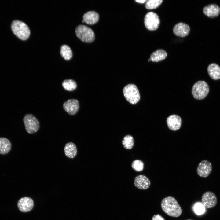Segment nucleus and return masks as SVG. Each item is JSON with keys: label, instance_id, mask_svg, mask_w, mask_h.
<instances>
[{"label": "nucleus", "instance_id": "1", "mask_svg": "<svg viewBox=\"0 0 220 220\" xmlns=\"http://www.w3.org/2000/svg\"><path fill=\"white\" fill-rule=\"evenodd\" d=\"M161 205L163 211L169 216L178 217L182 213L181 207L177 200L173 197L169 196L163 198L161 201Z\"/></svg>", "mask_w": 220, "mask_h": 220}, {"label": "nucleus", "instance_id": "2", "mask_svg": "<svg viewBox=\"0 0 220 220\" xmlns=\"http://www.w3.org/2000/svg\"><path fill=\"white\" fill-rule=\"evenodd\" d=\"M11 28L13 33L22 40H27L30 36V31L28 27L21 21L14 20L11 24Z\"/></svg>", "mask_w": 220, "mask_h": 220}, {"label": "nucleus", "instance_id": "3", "mask_svg": "<svg viewBox=\"0 0 220 220\" xmlns=\"http://www.w3.org/2000/svg\"><path fill=\"white\" fill-rule=\"evenodd\" d=\"M75 32L77 37L82 42L90 43L95 39V34L93 30L86 26L80 24L76 28Z\"/></svg>", "mask_w": 220, "mask_h": 220}, {"label": "nucleus", "instance_id": "4", "mask_svg": "<svg viewBox=\"0 0 220 220\" xmlns=\"http://www.w3.org/2000/svg\"><path fill=\"white\" fill-rule=\"evenodd\" d=\"M123 93L127 101L130 104H136L140 100V95L138 89L134 84H128L125 86L123 89Z\"/></svg>", "mask_w": 220, "mask_h": 220}, {"label": "nucleus", "instance_id": "5", "mask_svg": "<svg viewBox=\"0 0 220 220\" xmlns=\"http://www.w3.org/2000/svg\"><path fill=\"white\" fill-rule=\"evenodd\" d=\"M209 91V88L207 83L204 81H199L193 85L192 93L193 97L198 100L205 98Z\"/></svg>", "mask_w": 220, "mask_h": 220}, {"label": "nucleus", "instance_id": "6", "mask_svg": "<svg viewBox=\"0 0 220 220\" xmlns=\"http://www.w3.org/2000/svg\"><path fill=\"white\" fill-rule=\"evenodd\" d=\"M25 129L30 134L36 132L39 130L40 124L37 118L31 114H26L23 119Z\"/></svg>", "mask_w": 220, "mask_h": 220}, {"label": "nucleus", "instance_id": "7", "mask_svg": "<svg viewBox=\"0 0 220 220\" xmlns=\"http://www.w3.org/2000/svg\"><path fill=\"white\" fill-rule=\"evenodd\" d=\"M144 22L147 29L150 31H154L158 28L160 21L159 17L156 13L149 12L145 16Z\"/></svg>", "mask_w": 220, "mask_h": 220}, {"label": "nucleus", "instance_id": "8", "mask_svg": "<svg viewBox=\"0 0 220 220\" xmlns=\"http://www.w3.org/2000/svg\"><path fill=\"white\" fill-rule=\"evenodd\" d=\"M202 204L205 208H211L215 207L217 202V197L212 192H205L202 196Z\"/></svg>", "mask_w": 220, "mask_h": 220}, {"label": "nucleus", "instance_id": "9", "mask_svg": "<svg viewBox=\"0 0 220 220\" xmlns=\"http://www.w3.org/2000/svg\"><path fill=\"white\" fill-rule=\"evenodd\" d=\"M212 170L211 163L206 160L201 161L199 164L196 169L198 174L200 177L206 178L208 176Z\"/></svg>", "mask_w": 220, "mask_h": 220}, {"label": "nucleus", "instance_id": "10", "mask_svg": "<svg viewBox=\"0 0 220 220\" xmlns=\"http://www.w3.org/2000/svg\"><path fill=\"white\" fill-rule=\"evenodd\" d=\"M78 101L76 99L68 100L63 104L64 110L70 115H74L78 111L79 108Z\"/></svg>", "mask_w": 220, "mask_h": 220}, {"label": "nucleus", "instance_id": "11", "mask_svg": "<svg viewBox=\"0 0 220 220\" xmlns=\"http://www.w3.org/2000/svg\"><path fill=\"white\" fill-rule=\"evenodd\" d=\"M17 204L20 211L23 212H27L33 209L34 203L31 198L24 197L20 198L18 200Z\"/></svg>", "mask_w": 220, "mask_h": 220}, {"label": "nucleus", "instance_id": "12", "mask_svg": "<svg viewBox=\"0 0 220 220\" xmlns=\"http://www.w3.org/2000/svg\"><path fill=\"white\" fill-rule=\"evenodd\" d=\"M166 121L168 128L173 131L178 130L182 126V119L177 115L173 114L167 118Z\"/></svg>", "mask_w": 220, "mask_h": 220}, {"label": "nucleus", "instance_id": "13", "mask_svg": "<svg viewBox=\"0 0 220 220\" xmlns=\"http://www.w3.org/2000/svg\"><path fill=\"white\" fill-rule=\"evenodd\" d=\"M190 31L189 26L187 24L182 22L177 24L174 26L173 31L177 36L184 37L188 35Z\"/></svg>", "mask_w": 220, "mask_h": 220}, {"label": "nucleus", "instance_id": "14", "mask_svg": "<svg viewBox=\"0 0 220 220\" xmlns=\"http://www.w3.org/2000/svg\"><path fill=\"white\" fill-rule=\"evenodd\" d=\"M134 184L137 188L145 190L148 189L150 186L151 182L149 178L143 175H139L134 178Z\"/></svg>", "mask_w": 220, "mask_h": 220}, {"label": "nucleus", "instance_id": "15", "mask_svg": "<svg viewBox=\"0 0 220 220\" xmlns=\"http://www.w3.org/2000/svg\"><path fill=\"white\" fill-rule=\"evenodd\" d=\"M204 13L207 16L210 17L217 16L220 13V8L216 4H211L204 7L203 9Z\"/></svg>", "mask_w": 220, "mask_h": 220}, {"label": "nucleus", "instance_id": "16", "mask_svg": "<svg viewBox=\"0 0 220 220\" xmlns=\"http://www.w3.org/2000/svg\"><path fill=\"white\" fill-rule=\"evenodd\" d=\"M99 15L96 12L89 11L85 13L83 16V20L88 24H94L99 20Z\"/></svg>", "mask_w": 220, "mask_h": 220}, {"label": "nucleus", "instance_id": "17", "mask_svg": "<svg viewBox=\"0 0 220 220\" xmlns=\"http://www.w3.org/2000/svg\"><path fill=\"white\" fill-rule=\"evenodd\" d=\"M207 70L209 75L212 79L217 80L220 79V67L218 65L211 63L208 65Z\"/></svg>", "mask_w": 220, "mask_h": 220}, {"label": "nucleus", "instance_id": "18", "mask_svg": "<svg viewBox=\"0 0 220 220\" xmlns=\"http://www.w3.org/2000/svg\"><path fill=\"white\" fill-rule=\"evenodd\" d=\"M65 156L69 158H73L76 156L77 150L75 145L72 142L66 143L64 148Z\"/></svg>", "mask_w": 220, "mask_h": 220}, {"label": "nucleus", "instance_id": "19", "mask_svg": "<svg viewBox=\"0 0 220 220\" xmlns=\"http://www.w3.org/2000/svg\"><path fill=\"white\" fill-rule=\"evenodd\" d=\"M167 53L163 49H158L153 52L151 55L150 59L153 62H158L161 61L167 57Z\"/></svg>", "mask_w": 220, "mask_h": 220}, {"label": "nucleus", "instance_id": "20", "mask_svg": "<svg viewBox=\"0 0 220 220\" xmlns=\"http://www.w3.org/2000/svg\"><path fill=\"white\" fill-rule=\"evenodd\" d=\"M11 144L8 139L0 138V154L5 155L8 153L10 150Z\"/></svg>", "mask_w": 220, "mask_h": 220}, {"label": "nucleus", "instance_id": "21", "mask_svg": "<svg viewBox=\"0 0 220 220\" xmlns=\"http://www.w3.org/2000/svg\"><path fill=\"white\" fill-rule=\"evenodd\" d=\"M60 53L61 56L66 61L70 60L72 57V50L70 48L66 45H64L61 46Z\"/></svg>", "mask_w": 220, "mask_h": 220}, {"label": "nucleus", "instance_id": "22", "mask_svg": "<svg viewBox=\"0 0 220 220\" xmlns=\"http://www.w3.org/2000/svg\"><path fill=\"white\" fill-rule=\"evenodd\" d=\"M62 86L65 90L70 91L75 90L77 87L76 82L72 79L64 80L62 82Z\"/></svg>", "mask_w": 220, "mask_h": 220}, {"label": "nucleus", "instance_id": "23", "mask_svg": "<svg viewBox=\"0 0 220 220\" xmlns=\"http://www.w3.org/2000/svg\"><path fill=\"white\" fill-rule=\"evenodd\" d=\"M123 147L126 149H130L133 148L134 144L133 137L130 134L125 136L122 141Z\"/></svg>", "mask_w": 220, "mask_h": 220}, {"label": "nucleus", "instance_id": "24", "mask_svg": "<svg viewBox=\"0 0 220 220\" xmlns=\"http://www.w3.org/2000/svg\"><path fill=\"white\" fill-rule=\"evenodd\" d=\"M163 2V0H147L145 5V7L148 9H155L158 7Z\"/></svg>", "mask_w": 220, "mask_h": 220}, {"label": "nucleus", "instance_id": "25", "mask_svg": "<svg viewBox=\"0 0 220 220\" xmlns=\"http://www.w3.org/2000/svg\"><path fill=\"white\" fill-rule=\"evenodd\" d=\"M132 168L135 171L140 172L144 169V164L141 160L137 159L134 160L131 164Z\"/></svg>", "mask_w": 220, "mask_h": 220}, {"label": "nucleus", "instance_id": "26", "mask_svg": "<svg viewBox=\"0 0 220 220\" xmlns=\"http://www.w3.org/2000/svg\"><path fill=\"white\" fill-rule=\"evenodd\" d=\"M194 210L196 214L200 215L204 212L205 208L202 203H197L195 205Z\"/></svg>", "mask_w": 220, "mask_h": 220}, {"label": "nucleus", "instance_id": "27", "mask_svg": "<svg viewBox=\"0 0 220 220\" xmlns=\"http://www.w3.org/2000/svg\"><path fill=\"white\" fill-rule=\"evenodd\" d=\"M152 220H165L164 218L159 214L154 215Z\"/></svg>", "mask_w": 220, "mask_h": 220}, {"label": "nucleus", "instance_id": "28", "mask_svg": "<svg viewBox=\"0 0 220 220\" xmlns=\"http://www.w3.org/2000/svg\"><path fill=\"white\" fill-rule=\"evenodd\" d=\"M147 1L146 0H136L135 1L139 3H144L147 2Z\"/></svg>", "mask_w": 220, "mask_h": 220}, {"label": "nucleus", "instance_id": "29", "mask_svg": "<svg viewBox=\"0 0 220 220\" xmlns=\"http://www.w3.org/2000/svg\"><path fill=\"white\" fill-rule=\"evenodd\" d=\"M191 220V219H188V220Z\"/></svg>", "mask_w": 220, "mask_h": 220}]
</instances>
